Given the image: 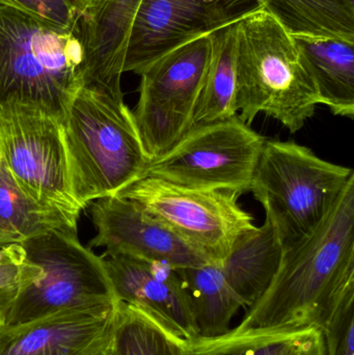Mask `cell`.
Masks as SVG:
<instances>
[{
	"label": "cell",
	"instance_id": "cell-12",
	"mask_svg": "<svg viewBox=\"0 0 354 355\" xmlns=\"http://www.w3.org/2000/svg\"><path fill=\"white\" fill-rule=\"evenodd\" d=\"M97 235L91 248H106V256L123 254L172 268H189L209 263L199 252L152 216L141 205L120 196L96 200L91 207Z\"/></svg>",
	"mask_w": 354,
	"mask_h": 355
},
{
	"label": "cell",
	"instance_id": "cell-28",
	"mask_svg": "<svg viewBox=\"0 0 354 355\" xmlns=\"http://www.w3.org/2000/svg\"><path fill=\"white\" fill-rule=\"evenodd\" d=\"M99 355H114L112 354V352H110L109 350V348H106L105 350H104V352H102L101 354H100Z\"/></svg>",
	"mask_w": 354,
	"mask_h": 355
},
{
	"label": "cell",
	"instance_id": "cell-24",
	"mask_svg": "<svg viewBox=\"0 0 354 355\" xmlns=\"http://www.w3.org/2000/svg\"><path fill=\"white\" fill-rule=\"evenodd\" d=\"M41 275V268L28 262L20 244L0 248V325L21 291Z\"/></svg>",
	"mask_w": 354,
	"mask_h": 355
},
{
	"label": "cell",
	"instance_id": "cell-16",
	"mask_svg": "<svg viewBox=\"0 0 354 355\" xmlns=\"http://www.w3.org/2000/svg\"><path fill=\"white\" fill-rule=\"evenodd\" d=\"M311 73L320 104L335 116L354 119V42L310 35H292Z\"/></svg>",
	"mask_w": 354,
	"mask_h": 355
},
{
	"label": "cell",
	"instance_id": "cell-25",
	"mask_svg": "<svg viewBox=\"0 0 354 355\" xmlns=\"http://www.w3.org/2000/svg\"><path fill=\"white\" fill-rule=\"evenodd\" d=\"M320 329L326 355H354V292L337 304Z\"/></svg>",
	"mask_w": 354,
	"mask_h": 355
},
{
	"label": "cell",
	"instance_id": "cell-11",
	"mask_svg": "<svg viewBox=\"0 0 354 355\" xmlns=\"http://www.w3.org/2000/svg\"><path fill=\"white\" fill-rule=\"evenodd\" d=\"M263 8L261 0H143L131 29L124 73L139 75L175 48Z\"/></svg>",
	"mask_w": 354,
	"mask_h": 355
},
{
	"label": "cell",
	"instance_id": "cell-5",
	"mask_svg": "<svg viewBox=\"0 0 354 355\" xmlns=\"http://www.w3.org/2000/svg\"><path fill=\"white\" fill-rule=\"evenodd\" d=\"M353 177V168L321 159L306 146L266 139L249 191L284 250L318 227Z\"/></svg>",
	"mask_w": 354,
	"mask_h": 355
},
{
	"label": "cell",
	"instance_id": "cell-8",
	"mask_svg": "<svg viewBox=\"0 0 354 355\" xmlns=\"http://www.w3.org/2000/svg\"><path fill=\"white\" fill-rule=\"evenodd\" d=\"M118 196L141 205L209 263H222L239 238L255 229L241 208V194L197 190L166 180L143 177Z\"/></svg>",
	"mask_w": 354,
	"mask_h": 355
},
{
	"label": "cell",
	"instance_id": "cell-14",
	"mask_svg": "<svg viewBox=\"0 0 354 355\" xmlns=\"http://www.w3.org/2000/svg\"><path fill=\"white\" fill-rule=\"evenodd\" d=\"M116 309L64 311L0 327V355H99L112 340Z\"/></svg>",
	"mask_w": 354,
	"mask_h": 355
},
{
	"label": "cell",
	"instance_id": "cell-9",
	"mask_svg": "<svg viewBox=\"0 0 354 355\" xmlns=\"http://www.w3.org/2000/svg\"><path fill=\"white\" fill-rule=\"evenodd\" d=\"M211 54L204 35L175 48L143 69L133 110L150 162L172 147L193 125Z\"/></svg>",
	"mask_w": 354,
	"mask_h": 355
},
{
	"label": "cell",
	"instance_id": "cell-13",
	"mask_svg": "<svg viewBox=\"0 0 354 355\" xmlns=\"http://www.w3.org/2000/svg\"><path fill=\"white\" fill-rule=\"evenodd\" d=\"M102 258L120 302L136 306L183 343L199 337L177 269L123 254Z\"/></svg>",
	"mask_w": 354,
	"mask_h": 355
},
{
	"label": "cell",
	"instance_id": "cell-27",
	"mask_svg": "<svg viewBox=\"0 0 354 355\" xmlns=\"http://www.w3.org/2000/svg\"><path fill=\"white\" fill-rule=\"evenodd\" d=\"M345 2V4L349 6L351 10H354V0H343Z\"/></svg>",
	"mask_w": 354,
	"mask_h": 355
},
{
	"label": "cell",
	"instance_id": "cell-6",
	"mask_svg": "<svg viewBox=\"0 0 354 355\" xmlns=\"http://www.w3.org/2000/svg\"><path fill=\"white\" fill-rule=\"evenodd\" d=\"M41 275L17 296L0 327H17L73 310L116 308V297L103 258L85 248L77 227L52 230L19 243Z\"/></svg>",
	"mask_w": 354,
	"mask_h": 355
},
{
	"label": "cell",
	"instance_id": "cell-10",
	"mask_svg": "<svg viewBox=\"0 0 354 355\" xmlns=\"http://www.w3.org/2000/svg\"><path fill=\"white\" fill-rule=\"evenodd\" d=\"M0 154L10 174L35 200L78 219L69 185L62 124L39 106L0 104Z\"/></svg>",
	"mask_w": 354,
	"mask_h": 355
},
{
	"label": "cell",
	"instance_id": "cell-26",
	"mask_svg": "<svg viewBox=\"0 0 354 355\" xmlns=\"http://www.w3.org/2000/svg\"><path fill=\"white\" fill-rule=\"evenodd\" d=\"M0 4L78 33V21L85 0H0Z\"/></svg>",
	"mask_w": 354,
	"mask_h": 355
},
{
	"label": "cell",
	"instance_id": "cell-4",
	"mask_svg": "<svg viewBox=\"0 0 354 355\" xmlns=\"http://www.w3.org/2000/svg\"><path fill=\"white\" fill-rule=\"evenodd\" d=\"M83 85L77 31L0 4V104H33L62 124Z\"/></svg>",
	"mask_w": 354,
	"mask_h": 355
},
{
	"label": "cell",
	"instance_id": "cell-1",
	"mask_svg": "<svg viewBox=\"0 0 354 355\" xmlns=\"http://www.w3.org/2000/svg\"><path fill=\"white\" fill-rule=\"evenodd\" d=\"M354 292V177L321 223L283 250L276 275L238 327H321L337 304Z\"/></svg>",
	"mask_w": 354,
	"mask_h": 355
},
{
	"label": "cell",
	"instance_id": "cell-18",
	"mask_svg": "<svg viewBox=\"0 0 354 355\" xmlns=\"http://www.w3.org/2000/svg\"><path fill=\"white\" fill-rule=\"evenodd\" d=\"M72 218L41 204L22 189L0 154V248L19 244L52 230L77 227Z\"/></svg>",
	"mask_w": 354,
	"mask_h": 355
},
{
	"label": "cell",
	"instance_id": "cell-20",
	"mask_svg": "<svg viewBox=\"0 0 354 355\" xmlns=\"http://www.w3.org/2000/svg\"><path fill=\"white\" fill-rule=\"evenodd\" d=\"M235 24L218 29L210 35L211 54L193 125L228 120L237 114Z\"/></svg>",
	"mask_w": 354,
	"mask_h": 355
},
{
	"label": "cell",
	"instance_id": "cell-22",
	"mask_svg": "<svg viewBox=\"0 0 354 355\" xmlns=\"http://www.w3.org/2000/svg\"><path fill=\"white\" fill-rule=\"evenodd\" d=\"M306 327H240L181 343V355H293Z\"/></svg>",
	"mask_w": 354,
	"mask_h": 355
},
{
	"label": "cell",
	"instance_id": "cell-15",
	"mask_svg": "<svg viewBox=\"0 0 354 355\" xmlns=\"http://www.w3.org/2000/svg\"><path fill=\"white\" fill-rule=\"evenodd\" d=\"M143 0H85L78 21L85 85L124 97L121 78L131 29Z\"/></svg>",
	"mask_w": 354,
	"mask_h": 355
},
{
	"label": "cell",
	"instance_id": "cell-23",
	"mask_svg": "<svg viewBox=\"0 0 354 355\" xmlns=\"http://www.w3.org/2000/svg\"><path fill=\"white\" fill-rule=\"evenodd\" d=\"M181 343L136 306L120 302L110 340L114 355H181Z\"/></svg>",
	"mask_w": 354,
	"mask_h": 355
},
{
	"label": "cell",
	"instance_id": "cell-29",
	"mask_svg": "<svg viewBox=\"0 0 354 355\" xmlns=\"http://www.w3.org/2000/svg\"><path fill=\"white\" fill-rule=\"evenodd\" d=\"M342 1H343V0H342ZM343 2H344V1H343ZM344 3H345V2H344ZM346 6H347V4H346Z\"/></svg>",
	"mask_w": 354,
	"mask_h": 355
},
{
	"label": "cell",
	"instance_id": "cell-19",
	"mask_svg": "<svg viewBox=\"0 0 354 355\" xmlns=\"http://www.w3.org/2000/svg\"><path fill=\"white\" fill-rule=\"evenodd\" d=\"M187 296L199 335L215 337L229 331V325L242 308L224 279L218 263L177 269Z\"/></svg>",
	"mask_w": 354,
	"mask_h": 355
},
{
	"label": "cell",
	"instance_id": "cell-21",
	"mask_svg": "<svg viewBox=\"0 0 354 355\" xmlns=\"http://www.w3.org/2000/svg\"><path fill=\"white\" fill-rule=\"evenodd\" d=\"M291 35L354 42V10L342 0H261Z\"/></svg>",
	"mask_w": 354,
	"mask_h": 355
},
{
	"label": "cell",
	"instance_id": "cell-2",
	"mask_svg": "<svg viewBox=\"0 0 354 355\" xmlns=\"http://www.w3.org/2000/svg\"><path fill=\"white\" fill-rule=\"evenodd\" d=\"M62 135L71 194L81 210L145 176L150 159L124 97L83 85Z\"/></svg>",
	"mask_w": 354,
	"mask_h": 355
},
{
	"label": "cell",
	"instance_id": "cell-7",
	"mask_svg": "<svg viewBox=\"0 0 354 355\" xmlns=\"http://www.w3.org/2000/svg\"><path fill=\"white\" fill-rule=\"evenodd\" d=\"M265 137L238 114L195 124L166 153L150 162L145 177L197 190L249 191Z\"/></svg>",
	"mask_w": 354,
	"mask_h": 355
},
{
	"label": "cell",
	"instance_id": "cell-3",
	"mask_svg": "<svg viewBox=\"0 0 354 355\" xmlns=\"http://www.w3.org/2000/svg\"><path fill=\"white\" fill-rule=\"evenodd\" d=\"M235 106L251 126L260 114L291 133L315 114L319 94L292 35L265 8L236 22Z\"/></svg>",
	"mask_w": 354,
	"mask_h": 355
},
{
	"label": "cell",
	"instance_id": "cell-17",
	"mask_svg": "<svg viewBox=\"0 0 354 355\" xmlns=\"http://www.w3.org/2000/svg\"><path fill=\"white\" fill-rule=\"evenodd\" d=\"M283 248L267 220L239 238L228 256L218 263L242 308H251L276 275Z\"/></svg>",
	"mask_w": 354,
	"mask_h": 355
}]
</instances>
